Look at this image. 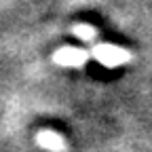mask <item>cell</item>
I'll return each instance as SVG.
<instances>
[{"label": "cell", "mask_w": 152, "mask_h": 152, "mask_svg": "<svg viewBox=\"0 0 152 152\" xmlns=\"http://www.w3.org/2000/svg\"><path fill=\"white\" fill-rule=\"evenodd\" d=\"M72 34L76 38H80V40H85V42H93L95 38H97V30L93 26H89V23H76L72 28Z\"/></svg>", "instance_id": "277c9868"}, {"label": "cell", "mask_w": 152, "mask_h": 152, "mask_svg": "<svg viewBox=\"0 0 152 152\" xmlns=\"http://www.w3.org/2000/svg\"><path fill=\"white\" fill-rule=\"evenodd\" d=\"M89 57H91L89 51L76 49V47H61V49L55 51L53 61L59 64V66H68V68H80V66L87 64Z\"/></svg>", "instance_id": "7a4b0ae2"}, {"label": "cell", "mask_w": 152, "mask_h": 152, "mask_svg": "<svg viewBox=\"0 0 152 152\" xmlns=\"http://www.w3.org/2000/svg\"><path fill=\"white\" fill-rule=\"evenodd\" d=\"M91 57L97 59L99 64L108 66V68H116V66H123V64H129L131 61V53L123 47H114V45H93L91 47Z\"/></svg>", "instance_id": "6da1fadb"}, {"label": "cell", "mask_w": 152, "mask_h": 152, "mask_svg": "<svg viewBox=\"0 0 152 152\" xmlns=\"http://www.w3.org/2000/svg\"><path fill=\"white\" fill-rule=\"evenodd\" d=\"M36 142H38V146H42L45 150H51V152H64L66 150V142L57 131H49V129L40 131Z\"/></svg>", "instance_id": "3957f363"}]
</instances>
